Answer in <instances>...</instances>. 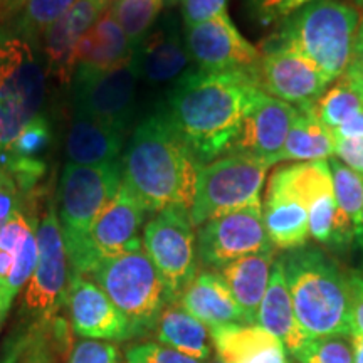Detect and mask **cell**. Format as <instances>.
Returning a JSON list of instances; mask_svg holds the SVG:
<instances>
[{
  "label": "cell",
  "instance_id": "obj_41",
  "mask_svg": "<svg viewBox=\"0 0 363 363\" xmlns=\"http://www.w3.org/2000/svg\"><path fill=\"white\" fill-rule=\"evenodd\" d=\"M22 192L19 185L16 184L11 172L6 169L2 162H0V233L6 227L12 216L16 214L17 208L21 207Z\"/></svg>",
  "mask_w": 363,
  "mask_h": 363
},
{
  "label": "cell",
  "instance_id": "obj_4",
  "mask_svg": "<svg viewBox=\"0 0 363 363\" xmlns=\"http://www.w3.org/2000/svg\"><path fill=\"white\" fill-rule=\"evenodd\" d=\"M360 16V9L345 0H315L279 22V29L257 49H294L331 84L350 66Z\"/></svg>",
  "mask_w": 363,
  "mask_h": 363
},
{
  "label": "cell",
  "instance_id": "obj_25",
  "mask_svg": "<svg viewBox=\"0 0 363 363\" xmlns=\"http://www.w3.org/2000/svg\"><path fill=\"white\" fill-rule=\"evenodd\" d=\"M224 363H289L283 342L256 325H230L211 331Z\"/></svg>",
  "mask_w": 363,
  "mask_h": 363
},
{
  "label": "cell",
  "instance_id": "obj_27",
  "mask_svg": "<svg viewBox=\"0 0 363 363\" xmlns=\"http://www.w3.org/2000/svg\"><path fill=\"white\" fill-rule=\"evenodd\" d=\"M123 140L125 135L113 126L74 111L66 138L67 163L93 167L116 162Z\"/></svg>",
  "mask_w": 363,
  "mask_h": 363
},
{
  "label": "cell",
  "instance_id": "obj_26",
  "mask_svg": "<svg viewBox=\"0 0 363 363\" xmlns=\"http://www.w3.org/2000/svg\"><path fill=\"white\" fill-rule=\"evenodd\" d=\"M276 259V247H271L240 257L219 269L247 325H256L257 311L269 284Z\"/></svg>",
  "mask_w": 363,
  "mask_h": 363
},
{
  "label": "cell",
  "instance_id": "obj_13",
  "mask_svg": "<svg viewBox=\"0 0 363 363\" xmlns=\"http://www.w3.org/2000/svg\"><path fill=\"white\" fill-rule=\"evenodd\" d=\"M271 247L274 246L262 222V203L214 217L197 230V257L208 269H222Z\"/></svg>",
  "mask_w": 363,
  "mask_h": 363
},
{
  "label": "cell",
  "instance_id": "obj_55",
  "mask_svg": "<svg viewBox=\"0 0 363 363\" xmlns=\"http://www.w3.org/2000/svg\"><path fill=\"white\" fill-rule=\"evenodd\" d=\"M211 363H224V362H222V360H212Z\"/></svg>",
  "mask_w": 363,
  "mask_h": 363
},
{
  "label": "cell",
  "instance_id": "obj_31",
  "mask_svg": "<svg viewBox=\"0 0 363 363\" xmlns=\"http://www.w3.org/2000/svg\"><path fill=\"white\" fill-rule=\"evenodd\" d=\"M333 194L343 225L355 233L363 212V177L348 169L338 158H331Z\"/></svg>",
  "mask_w": 363,
  "mask_h": 363
},
{
  "label": "cell",
  "instance_id": "obj_2",
  "mask_svg": "<svg viewBox=\"0 0 363 363\" xmlns=\"http://www.w3.org/2000/svg\"><path fill=\"white\" fill-rule=\"evenodd\" d=\"M123 185L145 211L157 214L167 207H192L201 165L163 113L136 126L120 158Z\"/></svg>",
  "mask_w": 363,
  "mask_h": 363
},
{
  "label": "cell",
  "instance_id": "obj_29",
  "mask_svg": "<svg viewBox=\"0 0 363 363\" xmlns=\"http://www.w3.org/2000/svg\"><path fill=\"white\" fill-rule=\"evenodd\" d=\"M153 335L158 343L201 362L207 360L214 348L207 326L190 315L180 305L179 299H174L163 306Z\"/></svg>",
  "mask_w": 363,
  "mask_h": 363
},
{
  "label": "cell",
  "instance_id": "obj_24",
  "mask_svg": "<svg viewBox=\"0 0 363 363\" xmlns=\"http://www.w3.org/2000/svg\"><path fill=\"white\" fill-rule=\"evenodd\" d=\"M135 59V45L126 38L110 7L81 38L74 57V71H108Z\"/></svg>",
  "mask_w": 363,
  "mask_h": 363
},
{
  "label": "cell",
  "instance_id": "obj_22",
  "mask_svg": "<svg viewBox=\"0 0 363 363\" xmlns=\"http://www.w3.org/2000/svg\"><path fill=\"white\" fill-rule=\"evenodd\" d=\"M135 62L140 78L150 83H167L185 74L192 59L175 21L169 19L150 30L135 49Z\"/></svg>",
  "mask_w": 363,
  "mask_h": 363
},
{
  "label": "cell",
  "instance_id": "obj_15",
  "mask_svg": "<svg viewBox=\"0 0 363 363\" xmlns=\"http://www.w3.org/2000/svg\"><path fill=\"white\" fill-rule=\"evenodd\" d=\"M184 40L190 59L202 71L251 72L261 59L259 49L239 33L229 13L185 27Z\"/></svg>",
  "mask_w": 363,
  "mask_h": 363
},
{
  "label": "cell",
  "instance_id": "obj_46",
  "mask_svg": "<svg viewBox=\"0 0 363 363\" xmlns=\"http://www.w3.org/2000/svg\"><path fill=\"white\" fill-rule=\"evenodd\" d=\"M343 78L350 83V86L353 89H355V93L360 96L362 103H363V69L360 67H357L355 65H352L347 67V71H345Z\"/></svg>",
  "mask_w": 363,
  "mask_h": 363
},
{
  "label": "cell",
  "instance_id": "obj_9",
  "mask_svg": "<svg viewBox=\"0 0 363 363\" xmlns=\"http://www.w3.org/2000/svg\"><path fill=\"white\" fill-rule=\"evenodd\" d=\"M269 167L246 153H227L201 165L190 219L194 227L227 212L259 206Z\"/></svg>",
  "mask_w": 363,
  "mask_h": 363
},
{
  "label": "cell",
  "instance_id": "obj_51",
  "mask_svg": "<svg viewBox=\"0 0 363 363\" xmlns=\"http://www.w3.org/2000/svg\"><path fill=\"white\" fill-rule=\"evenodd\" d=\"M362 16H360V26H358V34L357 35H360V38H363V12H360Z\"/></svg>",
  "mask_w": 363,
  "mask_h": 363
},
{
  "label": "cell",
  "instance_id": "obj_38",
  "mask_svg": "<svg viewBox=\"0 0 363 363\" xmlns=\"http://www.w3.org/2000/svg\"><path fill=\"white\" fill-rule=\"evenodd\" d=\"M125 363H203L192 357L165 347L158 342H142L128 347L125 352Z\"/></svg>",
  "mask_w": 363,
  "mask_h": 363
},
{
  "label": "cell",
  "instance_id": "obj_50",
  "mask_svg": "<svg viewBox=\"0 0 363 363\" xmlns=\"http://www.w3.org/2000/svg\"><path fill=\"white\" fill-rule=\"evenodd\" d=\"M345 2H350L358 9H363V0H345Z\"/></svg>",
  "mask_w": 363,
  "mask_h": 363
},
{
  "label": "cell",
  "instance_id": "obj_23",
  "mask_svg": "<svg viewBox=\"0 0 363 363\" xmlns=\"http://www.w3.org/2000/svg\"><path fill=\"white\" fill-rule=\"evenodd\" d=\"M262 222L271 244L281 251L306 246L310 238L308 208L299 199L276 182H267L262 203Z\"/></svg>",
  "mask_w": 363,
  "mask_h": 363
},
{
  "label": "cell",
  "instance_id": "obj_10",
  "mask_svg": "<svg viewBox=\"0 0 363 363\" xmlns=\"http://www.w3.org/2000/svg\"><path fill=\"white\" fill-rule=\"evenodd\" d=\"M145 252L160 272L169 301L182 294L197 274V234L190 211L185 207H167L157 212L143 227Z\"/></svg>",
  "mask_w": 363,
  "mask_h": 363
},
{
  "label": "cell",
  "instance_id": "obj_1",
  "mask_svg": "<svg viewBox=\"0 0 363 363\" xmlns=\"http://www.w3.org/2000/svg\"><path fill=\"white\" fill-rule=\"evenodd\" d=\"M256 91L252 71H190L177 81L162 113L206 165L229 153Z\"/></svg>",
  "mask_w": 363,
  "mask_h": 363
},
{
  "label": "cell",
  "instance_id": "obj_35",
  "mask_svg": "<svg viewBox=\"0 0 363 363\" xmlns=\"http://www.w3.org/2000/svg\"><path fill=\"white\" fill-rule=\"evenodd\" d=\"M352 335L308 338L294 353L299 363H353Z\"/></svg>",
  "mask_w": 363,
  "mask_h": 363
},
{
  "label": "cell",
  "instance_id": "obj_45",
  "mask_svg": "<svg viewBox=\"0 0 363 363\" xmlns=\"http://www.w3.org/2000/svg\"><path fill=\"white\" fill-rule=\"evenodd\" d=\"M24 0H0V27L11 26L19 16Z\"/></svg>",
  "mask_w": 363,
  "mask_h": 363
},
{
  "label": "cell",
  "instance_id": "obj_39",
  "mask_svg": "<svg viewBox=\"0 0 363 363\" xmlns=\"http://www.w3.org/2000/svg\"><path fill=\"white\" fill-rule=\"evenodd\" d=\"M67 363H120V353L111 342L79 340L72 347Z\"/></svg>",
  "mask_w": 363,
  "mask_h": 363
},
{
  "label": "cell",
  "instance_id": "obj_40",
  "mask_svg": "<svg viewBox=\"0 0 363 363\" xmlns=\"http://www.w3.org/2000/svg\"><path fill=\"white\" fill-rule=\"evenodd\" d=\"M229 0H182V19L185 27H192L227 13Z\"/></svg>",
  "mask_w": 363,
  "mask_h": 363
},
{
  "label": "cell",
  "instance_id": "obj_8",
  "mask_svg": "<svg viewBox=\"0 0 363 363\" xmlns=\"http://www.w3.org/2000/svg\"><path fill=\"white\" fill-rule=\"evenodd\" d=\"M38 264L22 293L17 325H30L48 321L66 308L71 267L67 257L61 225H59L56 203L45 199L38 225Z\"/></svg>",
  "mask_w": 363,
  "mask_h": 363
},
{
  "label": "cell",
  "instance_id": "obj_48",
  "mask_svg": "<svg viewBox=\"0 0 363 363\" xmlns=\"http://www.w3.org/2000/svg\"><path fill=\"white\" fill-rule=\"evenodd\" d=\"M353 347V363H363V337L360 335H352Z\"/></svg>",
  "mask_w": 363,
  "mask_h": 363
},
{
  "label": "cell",
  "instance_id": "obj_28",
  "mask_svg": "<svg viewBox=\"0 0 363 363\" xmlns=\"http://www.w3.org/2000/svg\"><path fill=\"white\" fill-rule=\"evenodd\" d=\"M256 326H261L262 330L269 331L271 335L279 338L289 355H294L308 340L298 326L296 316H294L281 257H278L272 266L269 284H267L264 298H262L259 311H257Z\"/></svg>",
  "mask_w": 363,
  "mask_h": 363
},
{
  "label": "cell",
  "instance_id": "obj_11",
  "mask_svg": "<svg viewBox=\"0 0 363 363\" xmlns=\"http://www.w3.org/2000/svg\"><path fill=\"white\" fill-rule=\"evenodd\" d=\"M138 78L135 59L115 69L74 71L71 79L74 111L125 135L133 118Z\"/></svg>",
  "mask_w": 363,
  "mask_h": 363
},
{
  "label": "cell",
  "instance_id": "obj_7",
  "mask_svg": "<svg viewBox=\"0 0 363 363\" xmlns=\"http://www.w3.org/2000/svg\"><path fill=\"white\" fill-rule=\"evenodd\" d=\"M88 278L126 318L131 338L153 335L163 306L170 301L160 272L143 246L99 261Z\"/></svg>",
  "mask_w": 363,
  "mask_h": 363
},
{
  "label": "cell",
  "instance_id": "obj_54",
  "mask_svg": "<svg viewBox=\"0 0 363 363\" xmlns=\"http://www.w3.org/2000/svg\"><path fill=\"white\" fill-rule=\"evenodd\" d=\"M358 276H360V279H362V283H363V271L358 272Z\"/></svg>",
  "mask_w": 363,
  "mask_h": 363
},
{
  "label": "cell",
  "instance_id": "obj_37",
  "mask_svg": "<svg viewBox=\"0 0 363 363\" xmlns=\"http://www.w3.org/2000/svg\"><path fill=\"white\" fill-rule=\"evenodd\" d=\"M311 2L315 0H244L249 16L261 26L283 22Z\"/></svg>",
  "mask_w": 363,
  "mask_h": 363
},
{
  "label": "cell",
  "instance_id": "obj_16",
  "mask_svg": "<svg viewBox=\"0 0 363 363\" xmlns=\"http://www.w3.org/2000/svg\"><path fill=\"white\" fill-rule=\"evenodd\" d=\"M296 108L257 89L229 153H246L274 167L279 163Z\"/></svg>",
  "mask_w": 363,
  "mask_h": 363
},
{
  "label": "cell",
  "instance_id": "obj_36",
  "mask_svg": "<svg viewBox=\"0 0 363 363\" xmlns=\"http://www.w3.org/2000/svg\"><path fill=\"white\" fill-rule=\"evenodd\" d=\"M52 138L51 123L44 115H38L27 123L13 142L0 152L11 158H26V160H40V155L49 147Z\"/></svg>",
  "mask_w": 363,
  "mask_h": 363
},
{
  "label": "cell",
  "instance_id": "obj_34",
  "mask_svg": "<svg viewBox=\"0 0 363 363\" xmlns=\"http://www.w3.org/2000/svg\"><path fill=\"white\" fill-rule=\"evenodd\" d=\"M333 86L326 88L325 93L321 94V98L313 106L316 116L330 130H335L337 126L345 123L353 115H357L358 111L363 110L360 96H358L355 89L352 88L350 83L343 76L337 81H333Z\"/></svg>",
  "mask_w": 363,
  "mask_h": 363
},
{
  "label": "cell",
  "instance_id": "obj_18",
  "mask_svg": "<svg viewBox=\"0 0 363 363\" xmlns=\"http://www.w3.org/2000/svg\"><path fill=\"white\" fill-rule=\"evenodd\" d=\"M145 214L147 211L138 199L121 184L113 201L104 207L91 227L88 242L89 266L86 276H89L99 261L143 246L140 230Z\"/></svg>",
  "mask_w": 363,
  "mask_h": 363
},
{
  "label": "cell",
  "instance_id": "obj_3",
  "mask_svg": "<svg viewBox=\"0 0 363 363\" xmlns=\"http://www.w3.org/2000/svg\"><path fill=\"white\" fill-rule=\"evenodd\" d=\"M281 262L303 335H352L350 276L337 259L316 246H303L286 251Z\"/></svg>",
  "mask_w": 363,
  "mask_h": 363
},
{
  "label": "cell",
  "instance_id": "obj_6",
  "mask_svg": "<svg viewBox=\"0 0 363 363\" xmlns=\"http://www.w3.org/2000/svg\"><path fill=\"white\" fill-rule=\"evenodd\" d=\"M48 91L40 48L12 26L0 27V150L40 115Z\"/></svg>",
  "mask_w": 363,
  "mask_h": 363
},
{
  "label": "cell",
  "instance_id": "obj_30",
  "mask_svg": "<svg viewBox=\"0 0 363 363\" xmlns=\"http://www.w3.org/2000/svg\"><path fill=\"white\" fill-rule=\"evenodd\" d=\"M315 106V104H313ZM313 106L296 108L291 128L279 155L281 162L326 160L335 153V138L328 126L316 116Z\"/></svg>",
  "mask_w": 363,
  "mask_h": 363
},
{
  "label": "cell",
  "instance_id": "obj_49",
  "mask_svg": "<svg viewBox=\"0 0 363 363\" xmlns=\"http://www.w3.org/2000/svg\"><path fill=\"white\" fill-rule=\"evenodd\" d=\"M355 242H357V246L360 247V251L363 252V212H362L360 222H358L357 230H355Z\"/></svg>",
  "mask_w": 363,
  "mask_h": 363
},
{
  "label": "cell",
  "instance_id": "obj_19",
  "mask_svg": "<svg viewBox=\"0 0 363 363\" xmlns=\"http://www.w3.org/2000/svg\"><path fill=\"white\" fill-rule=\"evenodd\" d=\"M111 2L113 0H76L69 11L45 30L39 48L48 76L61 84L71 83L79 40L108 11Z\"/></svg>",
  "mask_w": 363,
  "mask_h": 363
},
{
  "label": "cell",
  "instance_id": "obj_20",
  "mask_svg": "<svg viewBox=\"0 0 363 363\" xmlns=\"http://www.w3.org/2000/svg\"><path fill=\"white\" fill-rule=\"evenodd\" d=\"M67 318L16 325L4 347L0 363H62L69 358L71 333Z\"/></svg>",
  "mask_w": 363,
  "mask_h": 363
},
{
  "label": "cell",
  "instance_id": "obj_14",
  "mask_svg": "<svg viewBox=\"0 0 363 363\" xmlns=\"http://www.w3.org/2000/svg\"><path fill=\"white\" fill-rule=\"evenodd\" d=\"M252 69L256 88L294 108L313 106L328 88V81L305 56L289 48L262 49Z\"/></svg>",
  "mask_w": 363,
  "mask_h": 363
},
{
  "label": "cell",
  "instance_id": "obj_43",
  "mask_svg": "<svg viewBox=\"0 0 363 363\" xmlns=\"http://www.w3.org/2000/svg\"><path fill=\"white\" fill-rule=\"evenodd\" d=\"M350 330L363 337V283L358 272L350 274Z\"/></svg>",
  "mask_w": 363,
  "mask_h": 363
},
{
  "label": "cell",
  "instance_id": "obj_17",
  "mask_svg": "<svg viewBox=\"0 0 363 363\" xmlns=\"http://www.w3.org/2000/svg\"><path fill=\"white\" fill-rule=\"evenodd\" d=\"M66 310L72 331L81 338L101 342H125L131 338L126 318L88 276L71 272Z\"/></svg>",
  "mask_w": 363,
  "mask_h": 363
},
{
  "label": "cell",
  "instance_id": "obj_52",
  "mask_svg": "<svg viewBox=\"0 0 363 363\" xmlns=\"http://www.w3.org/2000/svg\"><path fill=\"white\" fill-rule=\"evenodd\" d=\"M179 2H182V0H165V6L169 7V6H174V4H179Z\"/></svg>",
  "mask_w": 363,
  "mask_h": 363
},
{
  "label": "cell",
  "instance_id": "obj_53",
  "mask_svg": "<svg viewBox=\"0 0 363 363\" xmlns=\"http://www.w3.org/2000/svg\"><path fill=\"white\" fill-rule=\"evenodd\" d=\"M6 320V316H4V313H2V310H0V325H2V321Z\"/></svg>",
  "mask_w": 363,
  "mask_h": 363
},
{
  "label": "cell",
  "instance_id": "obj_44",
  "mask_svg": "<svg viewBox=\"0 0 363 363\" xmlns=\"http://www.w3.org/2000/svg\"><path fill=\"white\" fill-rule=\"evenodd\" d=\"M335 140H357L363 138V110H360L357 115H353L350 120L331 130Z\"/></svg>",
  "mask_w": 363,
  "mask_h": 363
},
{
  "label": "cell",
  "instance_id": "obj_42",
  "mask_svg": "<svg viewBox=\"0 0 363 363\" xmlns=\"http://www.w3.org/2000/svg\"><path fill=\"white\" fill-rule=\"evenodd\" d=\"M333 157H337L348 169L363 177V138L335 140Z\"/></svg>",
  "mask_w": 363,
  "mask_h": 363
},
{
  "label": "cell",
  "instance_id": "obj_21",
  "mask_svg": "<svg viewBox=\"0 0 363 363\" xmlns=\"http://www.w3.org/2000/svg\"><path fill=\"white\" fill-rule=\"evenodd\" d=\"M177 299L208 331L230 325H247L225 281L212 269L197 271Z\"/></svg>",
  "mask_w": 363,
  "mask_h": 363
},
{
  "label": "cell",
  "instance_id": "obj_12",
  "mask_svg": "<svg viewBox=\"0 0 363 363\" xmlns=\"http://www.w3.org/2000/svg\"><path fill=\"white\" fill-rule=\"evenodd\" d=\"M40 195V189L22 195L21 207L0 233V310L6 318L38 264Z\"/></svg>",
  "mask_w": 363,
  "mask_h": 363
},
{
  "label": "cell",
  "instance_id": "obj_32",
  "mask_svg": "<svg viewBox=\"0 0 363 363\" xmlns=\"http://www.w3.org/2000/svg\"><path fill=\"white\" fill-rule=\"evenodd\" d=\"M162 7L165 0H113L110 12L136 49L153 29Z\"/></svg>",
  "mask_w": 363,
  "mask_h": 363
},
{
  "label": "cell",
  "instance_id": "obj_33",
  "mask_svg": "<svg viewBox=\"0 0 363 363\" xmlns=\"http://www.w3.org/2000/svg\"><path fill=\"white\" fill-rule=\"evenodd\" d=\"M74 2L76 0H24L19 16L11 26L35 45H40L45 30L61 19Z\"/></svg>",
  "mask_w": 363,
  "mask_h": 363
},
{
  "label": "cell",
  "instance_id": "obj_47",
  "mask_svg": "<svg viewBox=\"0 0 363 363\" xmlns=\"http://www.w3.org/2000/svg\"><path fill=\"white\" fill-rule=\"evenodd\" d=\"M352 65L363 69V38L357 35L355 44H353V52H352Z\"/></svg>",
  "mask_w": 363,
  "mask_h": 363
},
{
  "label": "cell",
  "instance_id": "obj_5",
  "mask_svg": "<svg viewBox=\"0 0 363 363\" xmlns=\"http://www.w3.org/2000/svg\"><path fill=\"white\" fill-rule=\"evenodd\" d=\"M121 184L120 160L93 167L66 163L62 169L54 203L71 272L88 274L91 227Z\"/></svg>",
  "mask_w": 363,
  "mask_h": 363
}]
</instances>
